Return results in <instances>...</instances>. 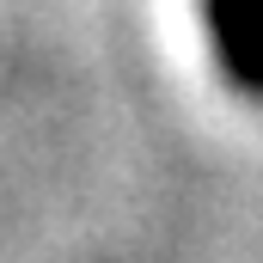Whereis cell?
Masks as SVG:
<instances>
[{
  "mask_svg": "<svg viewBox=\"0 0 263 263\" xmlns=\"http://www.w3.org/2000/svg\"><path fill=\"white\" fill-rule=\"evenodd\" d=\"M202 6H208V37L227 80L263 98V0H202Z\"/></svg>",
  "mask_w": 263,
  "mask_h": 263,
  "instance_id": "cell-1",
  "label": "cell"
}]
</instances>
